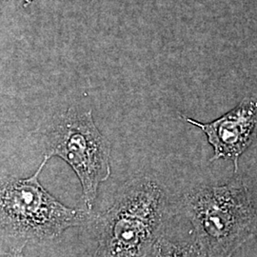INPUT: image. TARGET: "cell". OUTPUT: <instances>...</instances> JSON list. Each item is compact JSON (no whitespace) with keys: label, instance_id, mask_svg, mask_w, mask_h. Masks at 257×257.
I'll return each instance as SVG.
<instances>
[{"label":"cell","instance_id":"obj_1","mask_svg":"<svg viewBox=\"0 0 257 257\" xmlns=\"http://www.w3.org/2000/svg\"><path fill=\"white\" fill-rule=\"evenodd\" d=\"M167 198L149 177L126 184L118 197L97 218L96 257H147L163 230Z\"/></svg>","mask_w":257,"mask_h":257},{"label":"cell","instance_id":"obj_2","mask_svg":"<svg viewBox=\"0 0 257 257\" xmlns=\"http://www.w3.org/2000/svg\"><path fill=\"white\" fill-rule=\"evenodd\" d=\"M49 156L27 178H6L1 183V237L15 242L12 251H19L29 242L59 237L65 230L91 219V211L68 208L41 185L38 176Z\"/></svg>","mask_w":257,"mask_h":257},{"label":"cell","instance_id":"obj_3","mask_svg":"<svg viewBox=\"0 0 257 257\" xmlns=\"http://www.w3.org/2000/svg\"><path fill=\"white\" fill-rule=\"evenodd\" d=\"M184 206L195 243L209 257H231L256 229L257 206L241 179L195 188L185 195Z\"/></svg>","mask_w":257,"mask_h":257},{"label":"cell","instance_id":"obj_4","mask_svg":"<svg viewBox=\"0 0 257 257\" xmlns=\"http://www.w3.org/2000/svg\"><path fill=\"white\" fill-rule=\"evenodd\" d=\"M110 141L94 123L92 110L68 109L48 134L46 156H57L73 169L89 211L97 197L99 185L110 176Z\"/></svg>","mask_w":257,"mask_h":257},{"label":"cell","instance_id":"obj_5","mask_svg":"<svg viewBox=\"0 0 257 257\" xmlns=\"http://www.w3.org/2000/svg\"><path fill=\"white\" fill-rule=\"evenodd\" d=\"M180 117L200 128L213 148L211 161L229 159L238 170V161L251 144L257 141V98L244 97L219 118L208 123L192 119L182 113Z\"/></svg>","mask_w":257,"mask_h":257},{"label":"cell","instance_id":"obj_6","mask_svg":"<svg viewBox=\"0 0 257 257\" xmlns=\"http://www.w3.org/2000/svg\"><path fill=\"white\" fill-rule=\"evenodd\" d=\"M155 257H209L196 243L177 244L160 237L154 248Z\"/></svg>","mask_w":257,"mask_h":257},{"label":"cell","instance_id":"obj_7","mask_svg":"<svg viewBox=\"0 0 257 257\" xmlns=\"http://www.w3.org/2000/svg\"><path fill=\"white\" fill-rule=\"evenodd\" d=\"M1 257H22L19 251H5L1 253Z\"/></svg>","mask_w":257,"mask_h":257},{"label":"cell","instance_id":"obj_8","mask_svg":"<svg viewBox=\"0 0 257 257\" xmlns=\"http://www.w3.org/2000/svg\"><path fill=\"white\" fill-rule=\"evenodd\" d=\"M33 1H34V0H23V2H24V6H25V7H26V6H29Z\"/></svg>","mask_w":257,"mask_h":257}]
</instances>
